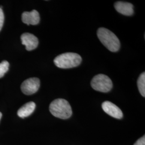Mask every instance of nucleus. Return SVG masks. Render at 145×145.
<instances>
[{"instance_id": "obj_8", "label": "nucleus", "mask_w": 145, "mask_h": 145, "mask_svg": "<svg viewBox=\"0 0 145 145\" xmlns=\"http://www.w3.org/2000/svg\"><path fill=\"white\" fill-rule=\"evenodd\" d=\"M22 20L24 23L27 25H37L40 22V16L39 12L33 10L30 12L25 11L22 14Z\"/></svg>"}, {"instance_id": "obj_1", "label": "nucleus", "mask_w": 145, "mask_h": 145, "mask_svg": "<svg viewBox=\"0 0 145 145\" xmlns=\"http://www.w3.org/2000/svg\"><path fill=\"white\" fill-rule=\"evenodd\" d=\"M99 40L109 51L116 52L118 51L120 47L119 39L114 33L108 29L101 27L97 32Z\"/></svg>"}, {"instance_id": "obj_12", "label": "nucleus", "mask_w": 145, "mask_h": 145, "mask_svg": "<svg viewBox=\"0 0 145 145\" xmlns=\"http://www.w3.org/2000/svg\"><path fill=\"white\" fill-rule=\"evenodd\" d=\"M9 63L7 61H3L0 62V78L3 77L9 69Z\"/></svg>"}, {"instance_id": "obj_11", "label": "nucleus", "mask_w": 145, "mask_h": 145, "mask_svg": "<svg viewBox=\"0 0 145 145\" xmlns=\"http://www.w3.org/2000/svg\"><path fill=\"white\" fill-rule=\"evenodd\" d=\"M137 84L138 89L140 91L141 95L143 96H145V72H142L138 78Z\"/></svg>"}, {"instance_id": "obj_3", "label": "nucleus", "mask_w": 145, "mask_h": 145, "mask_svg": "<svg viewBox=\"0 0 145 145\" xmlns=\"http://www.w3.org/2000/svg\"><path fill=\"white\" fill-rule=\"evenodd\" d=\"M82 62L81 57L75 53H65L59 55L54 60L57 67L67 69L77 67Z\"/></svg>"}, {"instance_id": "obj_5", "label": "nucleus", "mask_w": 145, "mask_h": 145, "mask_svg": "<svg viewBox=\"0 0 145 145\" xmlns=\"http://www.w3.org/2000/svg\"><path fill=\"white\" fill-rule=\"evenodd\" d=\"M39 87L40 80L38 78H30L22 83L21 90L25 95H30L36 93Z\"/></svg>"}, {"instance_id": "obj_7", "label": "nucleus", "mask_w": 145, "mask_h": 145, "mask_svg": "<svg viewBox=\"0 0 145 145\" xmlns=\"http://www.w3.org/2000/svg\"><path fill=\"white\" fill-rule=\"evenodd\" d=\"M22 43L25 45L26 50L32 51L36 49L39 44L36 37L30 33H24L21 37Z\"/></svg>"}, {"instance_id": "obj_13", "label": "nucleus", "mask_w": 145, "mask_h": 145, "mask_svg": "<svg viewBox=\"0 0 145 145\" xmlns=\"http://www.w3.org/2000/svg\"><path fill=\"white\" fill-rule=\"evenodd\" d=\"M4 20H5V16H4V14L2 8H0V31L1 30L2 26L3 25L4 23Z\"/></svg>"}, {"instance_id": "obj_2", "label": "nucleus", "mask_w": 145, "mask_h": 145, "mask_svg": "<svg viewBox=\"0 0 145 145\" xmlns=\"http://www.w3.org/2000/svg\"><path fill=\"white\" fill-rule=\"evenodd\" d=\"M49 109L53 116L60 119H68L72 114L70 104L64 99H58L53 101L50 104Z\"/></svg>"}, {"instance_id": "obj_9", "label": "nucleus", "mask_w": 145, "mask_h": 145, "mask_svg": "<svg viewBox=\"0 0 145 145\" xmlns=\"http://www.w3.org/2000/svg\"><path fill=\"white\" fill-rule=\"evenodd\" d=\"M114 6L117 12L122 15L131 16L134 14L133 5L129 2L118 1L114 3Z\"/></svg>"}, {"instance_id": "obj_15", "label": "nucleus", "mask_w": 145, "mask_h": 145, "mask_svg": "<svg viewBox=\"0 0 145 145\" xmlns=\"http://www.w3.org/2000/svg\"><path fill=\"white\" fill-rule=\"evenodd\" d=\"M2 113L0 112V120H1V118H2Z\"/></svg>"}, {"instance_id": "obj_14", "label": "nucleus", "mask_w": 145, "mask_h": 145, "mask_svg": "<svg viewBox=\"0 0 145 145\" xmlns=\"http://www.w3.org/2000/svg\"><path fill=\"white\" fill-rule=\"evenodd\" d=\"M134 145H145V135H144L139 139L137 140Z\"/></svg>"}, {"instance_id": "obj_6", "label": "nucleus", "mask_w": 145, "mask_h": 145, "mask_svg": "<svg viewBox=\"0 0 145 145\" xmlns=\"http://www.w3.org/2000/svg\"><path fill=\"white\" fill-rule=\"evenodd\" d=\"M102 108L105 113L114 118L121 119L123 117L121 110L117 105L111 102H104L102 105Z\"/></svg>"}, {"instance_id": "obj_4", "label": "nucleus", "mask_w": 145, "mask_h": 145, "mask_svg": "<svg viewBox=\"0 0 145 145\" xmlns=\"http://www.w3.org/2000/svg\"><path fill=\"white\" fill-rule=\"evenodd\" d=\"M91 86L94 90L102 93H108L112 88L111 80L104 74H98L91 81Z\"/></svg>"}, {"instance_id": "obj_10", "label": "nucleus", "mask_w": 145, "mask_h": 145, "mask_svg": "<svg viewBox=\"0 0 145 145\" xmlns=\"http://www.w3.org/2000/svg\"><path fill=\"white\" fill-rule=\"evenodd\" d=\"M36 108V104L33 102H29L24 104L18 110L17 112L18 116L22 118H25L31 115Z\"/></svg>"}]
</instances>
